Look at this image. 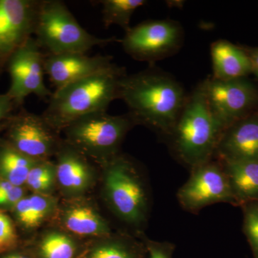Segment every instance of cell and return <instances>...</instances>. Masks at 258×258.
Returning a JSON list of instances; mask_svg holds the SVG:
<instances>
[{
  "label": "cell",
  "mask_w": 258,
  "mask_h": 258,
  "mask_svg": "<svg viewBox=\"0 0 258 258\" xmlns=\"http://www.w3.org/2000/svg\"><path fill=\"white\" fill-rule=\"evenodd\" d=\"M23 244V239L11 215L0 211V254L18 248Z\"/></svg>",
  "instance_id": "26"
},
{
  "label": "cell",
  "mask_w": 258,
  "mask_h": 258,
  "mask_svg": "<svg viewBox=\"0 0 258 258\" xmlns=\"http://www.w3.org/2000/svg\"><path fill=\"white\" fill-rule=\"evenodd\" d=\"M188 97L180 83L154 71L126 75L120 86V99L128 106L136 125H143L169 137Z\"/></svg>",
  "instance_id": "2"
},
{
  "label": "cell",
  "mask_w": 258,
  "mask_h": 258,
  "mask_svg": "<svg viewBox=\"0 0 258 258\" xmlns=\"http://www.w3.org/2000/svg\"><path fill=\"white\" fill-rule=\"evenodd\" d=\"M200 85L209 108L225 130L258 106V89L245 78L222 81L211 77Z\"/></svg>",
  "instance_id": "9"
},
{
  "label": "cell",
  "mask_w": 258,
  "mask_h": 258,
  "mask_svg": "<svg viewBox=\"0 0 258 258\" xmlns=\"http://www.w3.org/2000/svg\"><path fill=\"white\" fill-rule=\"evenodd\" d=\"M18 106L8 93H0V133L3 134L8 126Z\"/></svg>",
  "instance_id": "29"
},
{
  "label": "cell",
  "mask_w": 258,
  "mask_h": 258,
  "mask_svg": "<svg viewBox=\"0 0 258 258\" xmlns=\"http://www.w3.org/2000/svg\"><path fill=\"white\" fill-rule=\"evenodd\" d=\"M135 125L128 113L113 115L99 112L73 122L62 134L64 142L101 166L121 152L127 134Z\"/></svg>",
  "instance_id": "6"
},
{
  "label": "cell",
  "mask_w": 258,
  "mask_h": 258,
  "mask_svg": "<svg viewBox=\"0 0 258 258\" xmlns=\"http://www.w3.org/2000/svg\"><path fill=\"white\" fill-rule=\"evenodd\" d=\"M215 159L228 162L258 163L257 111L224 131Z\"/></svg>",
  "instance_id": "16"
},
{
  "label": "cell",
  "mask_w": 258,
  "mask_h": 258,
  "mask_svg": "<svg viewBox=\"0 0 258 258\" xmlns=\"http://www.w3.org/2000/svg\"><path fill=\"white\" fill-rule=\"evenodd\" d=\"M33 37L46 55L86 53L93 47L120 41L116 37L101 38L91 35L60 0H42Z\"/></svg>",
  "instance_id": "5"
},
{
  "label": "cell",
  "mask_w": 258,
  "mask_h": 258,
  "mask_svg": "<svg viewBox=\"0 0 258 258\" xmlns=\"http://www.w3.org/2000/svg\"><path fill=\"white\" fill-rule=\"evenodd\" d=\"M60 197L30 193L10 212L23 241L31 238L55 218Z\"/></svg>",
  "instance_id": "17"
},
{
  "label": "cell",
  "mask_w": 258,
  "mask_h": 258,
  "mask_svg": "<svg viewBox=\"0 0 258 258\" xmlns=\"http://www.w3.org/2000/svg\"><path fill=\"white\" fill-rule=\"evenodd\" d=\"M0 258H35L30 249L25 245L22 244L18 248L8 251L0 254Z\"/></svg>",
  "instance_id": "30"
},
{
  "label": "cell",
  "mask_w": 258,
  "mask_h": 258,
  "mask_svg": "<svg viewBox=\"0 0 258 258\" xmlns=\"http://www.w3.org/2000/svg\"><path fill=\"white\" fill-rule=\"evenodd\" d=\"M147 248V258H173L176 245L170 242H159L149 238L146 233L138 237Z\"/></svg>",
  "instance_id": "28"
},
{
  "label": "cell",
  "mask_w": 258,
  "mask_h": 258,
  "mask_svg": "<svg viewBox=\"0 0 258 258\" xmlns=\"http://www.w3.org/2000/svg\"><path fill=\"white\" fill-rule=\"evenodd\" d=\"M45 54L34 37L15 52L7 66L10 77L8 93L17 106L21 107L25 98L35 95L41 99H50L52 92L44 82Z\"/></svg>",
  "instance_id": "11"
},
{
  "label": "cell",
  "mask_w": 258,
  "mask_h": 258,
  "mask_svg": "<svg viewBox=\"0 0 258 258\" xmlns=\"http://www.w3.org/2000/svg\"><path fill=\"white\" fill-rule=\"evenodd\" d=\"M86 242L54 224L23 241L35 258H79Z\"/></svg>",
  "instance_id": "18"
},
{
  "label": "cell",
  "mask_w": 258,
  "mask_h": 258,
  "mask_svg": "<svg viewBox=\"0 0 258 258\" xmlns=\"http://www.w3.org/2000/svg\"><path fill=\"white\" fill-rule=\"evenodd\" d=\"M109 55L89 56L83 52L45 55L44 69L55 90L108 69L113 64Z\"/></svg>",
  "instance_id": "15"
},
{
  "label": "cell",
  "mask_w": 258,
  "mask_h": 258,
  "mask_svg": "<svg viewBox=\"0 0 258 258\" xmlns=\"http://www.w3.org/2000/svg\"><path fill=\"white\" fill-rule=\"evenodd\" d=\"M100 167L99 199L118 230L138 237L145 233L152 211V193L143 168L120 152Z\"/></svg>",
  "instance_id": "1"
},
{
  "label": "cell",
  "mask_w": 258,
  "mask_h": 258,
  "mask_svg": "<svg viewBox=\"0 0 258 258\" xmlns=\"http://www.w3.org/2000/svg\"><path fill=\"white\" fill-rule=\"evenodd\" d=\"M28 193L25 186H17L0 178V211L10 213Z\"/></svg>",
  "instance_id": "27"
},
{
  "label": "cell",
  "mask_w": 258,
  "mask_h": 258,
  "mask_svg": "<svg viewBox=\"0 0 258 258\" xmlns=\"http://www.w3.org/2000/svg\"><path fill=\"white\" fill-rule=\"evenodd\" d=\"M126 75L124 68L113 63L108 69L55 90L41 115L52 128L62 134L66 127L83 117L107 111L112 101L120 99V86Z\"/></svg>",
  "instance_id": "3"
},
{
  "label": "cell",
  "mask_w": 258,
  "mask_h": 258,
  "mask_svg": "<svg viewBox=\"0 0 258 258\" xmlns=\"http://www.w3.org/2000/svg\"><path fill=\"white\" fill-rule=\"evenodd\" d=\"M224 131L209 108L200 85L188 97L169 137L178 159L191 169L215 159Z\"/></svg>",
  "instance_id": "4"
},
{
  "label": "cell",
  "mask_w": 258,
  "mask_h": 258,
  "mask_svg": "<svg viewBox=\"0 0 258 258\" xmlns=\"http://www.w3.org/2000/svg\"><path fill=\"white\" fill-rule=\"evenodd\" d=\"M213 76L222 81L244 79L252 74V66L244 47L225 40H219L211 45Z\"/></svg>",
  "instance_id": "20"
},
{
  "label": "cell",
  "mask_w": 258,
  "mask_h": 258,
  "mask_svg": "<svg viewBox=\"0 0 258 258\" xmlns=\"http://www.w3.org/2000/svg\"><path fill=\"white\" fill-rule=\"evenodd\" d=\"M25 187L30 193L57 195L55 161H36L29 172Z\"/></svg>",
  "instance_id": "23"
},
{
  "label": "cell",
  "mask_w": 258,
  "mask_h": 258,
  "mask_svg": "<svg viewBox=\"0 0 258 258\" xmlns=\"http://www.w3.org/2000/svg\"><path fill=\"white\" fill-rule=\"evenodd\" d=\"M220 161L228 177L237 206L258 202V163Z\"/></svg>",
  "instance_id": "21"
},
{
  "label": "cell",
  "mask_w": 258,
  "mask_h": 258,
  "mask_svg": "<svg viewBox=\"0 0 258 258\" xmlns=\"http://www.w3.org/2000/svg\"><path fill=\"white\" fill-rule=\"evenodd\" d=\"M176 197L183 210L192 214L217 203L237 207L228 177L216 159L190 169L189 179L178 190Z\"/></svg>",
  "instance_id": "8"
},
{
  "label": "cell",
  "mask_w": 258,
  "mask_h": 258,
  "mask_svg": "<svg viewBox=\"0 0 258 258\" xmlns=\"http://www.w3.org/2000/svg\"><path fill=\"white\" fill-rule=\"evenodd\" d=\"M1 134H1V133H0V136H1Z\"/></svg>",
  "instance_id": "32"
},
{
  "label": "cell",
  "mask_w": 258,
  "mask_h": 258,
  "mask_svg": "<svg viewBox=\"0 0 258 258\" xmlns=\"http://www.w3.org/2000/svg\"><path fill=\"white\" fill-rule=\"evenodd\" d=\"M84 240L104 237L114 231L93 195L60 198L52 223Z\"/></svg>",
  "instance_id": "13"
},
{
  "label": "cell",
  "mask_w": 258,
  "mask_h": 258,
  "mask_svg": "<svg viewBox=\"0 0 258 258\" xmlns=\"http://www.w3.org/2000/svg\"><path fill=\"white\" fill-rule=\"evenodd\" d=\"M54 159L57 195L60 198L93 195L99 182V166L64 139Z\"/></svg>",
  "instance_id": "14"
},
{
  "label": "cell",
  "mask_w": 258,
  "mask_h": 258,
  "mask_svg": "<svg viewBox=\"0 0 258 258\" xmlns=\"http://www.w3.org/2000/svg\"><path fill=\"white\" fill-rule=\"evenodd\" d=\"M35 160L25 157L0 136V178L17 186H25Z\"/></svg>",
  "instance_id": "22"
},
{
  "label": "cell",
  "mask_w": 258,
  "mask_h": 258,
  "mask_svg": "<svg viewBox=\"0 0 258 258\" xmlns=\"http://www.w3.org/2000/svg\"><path fill=\"white\" fill-rule=\"evenodd\" d=\"M102 20L106 28L116 25L123 28L125 32L132 28L131 19L134 12L147 2L144 0H102Z\"/></svg>",
  "instance_id": "24"
},
{
  "label": "cell",
  "mask_w": 258,
  "mask_h": 258,
  "mask_svg": "<svg viewBox=\"0 0 258 258\" xmlns=\"http://www.w3.org/2000/svg\"><path fill=\"white\" fill-rule=\"evenodd\" d=\"M257 113H258V110H257Z\"/></svg>",
  "instance_id": "33"
},
{
  "label": "cell",
  "mask_w": 258,
  "mask_h": 258,
  "mask_svg": "<svg viewBox=\"0 0 258 258\" xmlns=\"http://www.w3.org/2000/svg\"><path fill=\"white\" fill-rule=\"evenodd\" d=\"M42 0H0V76L15 52L34 36Z\"/></svg>",
  "instance_id": "12"
},
{
  "label": "cell",
  "mask_w": 258,
  "mask_h": 258,
  "mask_svg": "<svg viewBox=\"0 0 258 258\" xmlns=\"http://www.w3.org/2000/svg\"><path fill=\"white\" fill-rule=\"evenodd\" d=\"M247 52L252 66V74L255 75L258 79V47H244Z\"/></svg>",
  "instance_id": "31"
},
{
  "label": "cell",
  "mask_w": 258,
  "mask_h": 258,
  "mask_svg": "<svg viewBox=\"0 0 258 258\" xmlns=\"http://www.w3.org/2000/svg\"><path fill=\"white\" fill-rule=\"evenodd\" d=\"M42 115L21 108L11 118L1 137L19 152L32 160L52 159L63 138Z\"/></svg>",
  "instance_id": "7"
},
{
  "label": "cell",
  "mask_w": 258,
  "mask_h": 258,
  "mask_svg": "<svg viewBox=\"0 0 258 258\" xmlns=\"http://www.w3.org/2000/svg\"><path fill=\"white\" fill-rule=\"evenodd\" d=\"M147 248L135 236L115 230L109 235L88 240L79 258H147Z\"/></svg>",
  "instance_id": "19"
},
{
  "label": "cell",
  "mask_w": 258,
  "mask_h": 258,
  "mask_svg": "<svg viewBox=\"0 0 258 258\" xmlns=\"http://www.w3.org/2000/svg\"><path fill=\"white\" fill-rule=\"evenodd\" d=\"M181 25L174 20H149L125 32L123 50L138 61L154 62L172 55L182 43Z\"/></svg>",
  "instance_id": "10"
},
{
  "label": "cell",
  "mask_w": 258,
  "mask_h": 258,
  "mask_svg": "<svg viewBox=\"0 0 258 258\" xmlns=\"http://www.w3.org/2000/svg\"><path fill=\"white\" fill-rule=\"evenodd\" d=\"M243 214L242 230L252 249L253 258H258V202L241 205Z\"/></svg>",
  "instance_id": "25"
}]
</instances>
